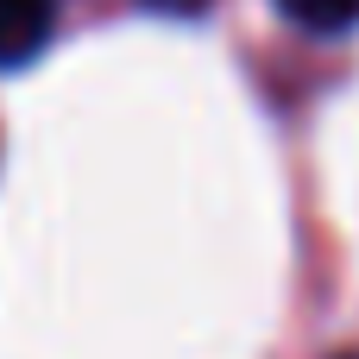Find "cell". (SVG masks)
<instances>
[{
  "mask_svg": "<svg viewBox=\"0 0 359 359\" xmlns=\"http://www.w3.org/2000/svg\"><path fill=\"white\" fill-rule=\"evenodd\" d=\"M50 0H0V63H19L44 44Z\"/></svg>",
  "mask_w": 359,
  "mask_h": 359,
  "instance_id": "obj_1",
  "label": "cell"
},
{
  "mask_svg": "<svg viewBox=\"0 0 359 359\" xmlns=\"http://www.w3.org/2000/svg\"><path fill=\"white\" fill-rule=\"evenodd\" d=\"M303 32H347L359 25V0H278Z\"/></svg>",
  "mask_w": 359,
  "mask_h": 359,
  "instance_id": "obj_2",
  "label": "cell"
}]
</instances>
